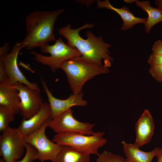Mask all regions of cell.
I'll use <instances>...</instances> for the list:
<instances>
[{"label": "cell", "instance_id": "1", "mask_svg": "<svg viewBox=\"0 0 162 162\" xmlns=\"http://www.w3.org/2000/svg\"><path fill=\"white\" fill-rule=\"evenodd\" d=\"M94 26V24L87 23L80 28L73 29L68 24L59 28L58 32L67 39L68 46L76 49L80 53L81 58L84 61L90 64L102 65L103 60L104 62L113 60L108 50L112 45L104 42L101 37H96L89 30L86 32V39L82 38L79 34L82 30L92 28Z\"/></svg>", "mask_w": 162, "mask_h": 162}, {"label": "cell", "instance_id": "2", "mask_svg": "<svg viewBox=\"0 0 162 162\" xmlns=\"http://www.w3.org/2000/svg\"><path fill=\"white\" fill-rule=\"evenodd\" d=\"M64 11L63 9L50 11L35 10L28 15L26 19V35L21 42L24 47L31 50L56 40L53 33L55 24L58 16Z\"/></svg>", "mask_w": 162, "mask_h": 162}, {"label": "cell", "instance_id": "3", "mask_svg": "<svg viewBox=\"0 0 162 162\" xmlns=\"http://www.w3.org/2000/svg\"><path fill=\"white\" fill-rule=\"evenodd\" d=\"M111 63H104L102 65L90 64L84 61L80 57L67 60L61 66V68L65 73L73 94L82 93L84 84L94 76L108 73V67Z\"/></svg>", "mask_w": 162, "mask_h": 162}, {"label": "cell", "instance_id": "4", "mask_svg": "<svg viewBox=\"0 0 162 162\" xmlns=\"http://www.w3.org/2000/svg\"><path fill=\"white\" fill-rule=\"evenodd\" d=\"M104 132H94L91 135L63 132L56 133L52 141L60 146L66 145L73 148L77 152L84 154L98 156L99 149L106 145L107 139L103 137Z\"/></svg>", "mask_w": 162, "mask_h": 162}, {"label": "cell", "instance_id": "5", "mask_svg": "<svg viewBox=\"0 0 162 162\" xmlns=\"http://www.w3.org/2000/svg\"><path fill=\"white\" fill-rule=\"evenodd\" d=\"M40 48L42 53H49L50 56H44L34 51L30 53L34 56V60L39 63L47 65L53 72L61 68L65 61L82 56L78 51L65 44L60 37L56 40L53 44H47Z\"/></svg>", "mask_w": 162, "mask_h": 162}, {"label": "cell", "instance_id": "6", "mask_svg": "<svg viewBox=\"0 0 162 162\" xmlns=\"http://www.w3.org/2000/svg\"><path fill=\"white\" fill-rule=\"evenodd\" d=\"M52 119H47L38 129L24 136L25 142L34 147L38 152V159L43 162L50 160L54 162L62 146L50 141L45 134L46 128Z\"/></svg>", "mask_w": 162, "mask_h": 162}, {"label": "cell", "instance_id": "7", "mask_svg": "<svg viewBox=\"0 0 162 162\" xmlns=\"http://www.w3.org/2000/svg\"><path fill=\"white\" fill-rule=\"evenodd\" d=\"M23 135L18 128L9 126L0 136V155L6 162H14L24 152L25 142Z\"/></svg>", "mask_w": 162, "mask_h": 162}, {"label": "cell", "instance_id": "8", "mask_svg": "<svg viewBox=\"0 0 162 162\" xmlns=\"http://www.w3.org/2000/svg\"><path fill=\"white\" fill-rule=\"evenodd\" d=\"M73 112L70 109L61 113L51 119L48 127L56 133L69 132L86 135L94 134L93 129L95 124L77 120L73 116Z\"/></svg>", "mask_w": 162, "mask_h": 162}, {"label": "cell", "instance_id": "9", "mask_svg": "<svg viewBox=\"0 0 162 162\" xmlns=\"http://www.w3.org/2000/svg\"><path fill=\"white\" fill-rule=\"evenodd\" d=\"M24 47L21 42L16 43L10 52L4 56H0V59L2 62L10 86L20 82L40 93V89L38 84L36 82L32 83L29 81L19 68L17 62L18 56L20 51Z\"/></svg>", "mask_w": 162, "mask_h": 162}, {"label": "cell", "instance_id": "10", "mask_svg": "<svg viewBox=\"0 0 162 162\" xmlns=\"http://www.w3.org/2000/svg\"><path fill=\"white\" fill-rule=\"evenodd\" d=\"M12 86L19 91L20 100V114L23 118L28 119L37 114L43 103L40 93L20 82Z\"/></svg>", "mask_w": 162, "mask_h": 162}, {"label": "cell", "instance_id": "11", "mask_svg": "<svg viewBox=\"0 0 162 162\" xmlns=\"http://www.w3.org/2000/svg\"><path fill=\"white\" fill-rule=\"evenodd\" d=\"M40 79L42 86L48 97L51 113L52 119L65 111L71 109L74 106H85L87 102L83 98L84 94L82 93L77 94H71L67 99L60 100L55 97L49 90L46 83L41 76Z\"/></svg>", "mask_w": 162, "mask_h": 162}, {"label": "cell", "instance_id": "12", "mask_svg": "<svg viewBox=\"0 0 162 162\" xmlns=\"http://www.w3.org/2000/svg\"><path fill=\"white\" fill-rule=\"evenodd\" d=\"M155 124L149 111L145 110L135 124L136 138L134 143L140 148L148 143L153 135Z\"/></svg>", "mask_w": 162, "mask_h": 162}, {"label": "cell", "instance_id": "13", "mask_svg": "<svg viewBox=\"0 0 162 162\" xmlns=\"http://www.w3.org/2000/svg\"><path fill=\"white\" fill-rule=\"evenodd\" d=\"M51 117L50 104L48 102H43L38 112L29 119L23 118L17 128L23 135H27L39 129L47 119Z\"/></svg>", "mask_w": 162, "mask_h": 162}, {"label": "cell", "instance_id": "14", "mask_svg": "<svg viewBox=\"0 0 162 162\" xmlns=\"http://www.w3.org/2000/svg\"><path fill=\"white\" fill-rule=\"evenodd\" d=\"M97 7L100 8H105L113 10L119 15L123 23L121 29L123 31L130 29L136 24L139 23L144 24L147 20V18H140L136 17L129 10L127 7L123 6L120 8L113 7L108 0L97 1Z\"/></svg>", "mask_w": 162, "mask_h": 162}, {"label": "cell", "instance_id": "15", "mask_svg": "<svg viewBox=\"0 0 162 162\" xmlns=\"http://www.w3.org/2000/svg\"><path fill=\"white\" fill-rule=\"evenodd\" d=\"M121 143L126 157L125 162H152L159 148L156 147L151 151L145 152L140 150L134 144L127 143L124 141Z\"/></svg>", "mask_w": 162, "mask_h": 162}, {"label": "cell", "instance_id": "16", "mask_svg": "<svg viewBox=\"0 0 162 162\" xmlns=\"http://www.w3.org/2000/svg\"><path fill=\"white\" fill-rule=\"evenodd\" d=\"M0 105L5 106L16 114L20 112L18 91L10 85H0Z\"/></svg>", "mask_w": 162, "mask_h": 162}, {"label": "cell", "instance_id": "17", "mask_svg": "<svg viewBox=\"0 0 162 162\" xmlns=\"http://www.w3.org/2000/svg\"><path fill=\"white\" fill-rule=\"evenodd\" d=\"M135 2L136 6L146 12L148 15V17L144 24L145 31L147 34H148L153 26L157 23L162 22V9L152 7L149 1L136 0Z\"/></svg>", "mask_w": 162, "mask_h": 162}, {"label": "cell", "instance_id": "18", "mask_svg": "<svg viewBox=\"0 0 162 162\" xmlns=\"http://www.w3.org/2000/svg\"><path fill=\"white\" fill-rule=\"evenodd\" d=\"M54 162H90V154L80 153L69 146H62Z\"/></svg>", "mask_w": 162, "mask_h": 162}, {"label": "cell", "instance_id": "19", "mask_svg": "<svg viewBox=\"0 0 162 162\" xmlns=\"http://www.w3.org/2000/svg\"><path fill=\"white\" fill-rule=\"evenodd\" d=\"M15 113L6 106L0 105V131H2L13 122Z\"/></svg>", "mask_w": 162, "mask_h": 162}, {"label": "cell", "instance_id": "20", "mask_svg": "<svg viewBox=\"0 0 162 162\" xmlns=\"http://www.w3.org/2000/svg\"><path fill=\"white\" fill-rule=\"evenodd\" d=\"M96 162H125L122 156L105 150L98 156Z\"/></svg>", "mask_w": 162, "mask_h": 162}, {"label": "cell", "instance_id": "21", "mask_svg": "<svg viewBox=\"0 0 162 162\" xmlns=\"http://www.w3.org/2000/svg\"><path fill=\"white\" fill-rule=\"evenodd\" d=\"M26 153L23 158L20 161L14 162H32L38 159V152L36 149L30 144L25 142Z\"/></svg>", "mask_w": 162, "mask_h": 162}, {"label": "cell", "instance_id": "22", "mask_svg": "<svg viewBox=\"0 0 162 162\" xmlns=\"http://www.w3.org/2000/svg\"><path fill=\"white\" fill-rule=\"evenodd\" d=\"M149 71L152 76L157 81L162 82V65L151 66Z\"/></svg>", "mask_w": 162, "mask_h": 162}, {"label": "cell", "instance_id": "23", "mask_svg": "<svg viewBox=\"0 0 162 162\" xmlns=\"http://www.w3.org/2000/svg\"><path fill=\"white\" fill-rule=\"evenodd\" d=\"M0 85H10L9 78L6 72L2 62L0 59Z\"/></svg>", "mask_w": 162, "mask_h": 162}, {"label": "cell", "instance_id": "24", "mask_svg": "<svg viewBox=\"0 0 162 162\" xmlns=\"http://www.w3.org/2000/svg\"><path fill=\"white\" fill-rule=\"evenodd\" d=\"M148 62L151 66L162 65V56L152 53L149 56Z\"/></svg>", "mask_w": 162, "mask_h": 162}, {"label": "cell", "instance_id": "25", "mask_svg": "<svg viewBox=\"0 0 162 162\" xmlns=\"http://www.w3.org/2000/svg\"><path fill=\"white\" fill-rule=\"evenodd\" d=\"M152 50V53L162 56V40H158L154 43Z\"/></svg>", "mask_w": 162, "mask_h": 162}, {"label": "cell", "instance_id": "26", "mask_svg": "<svg viewBox=\"0 0 162 162\" xmlns=\"http://www.w3.org/2000/svg\"><path fill=\"white\" fill-rule=\"evenodd\" d=\"M9 50V44L5 43L4 45L0 48V56H4L8 53Z\"/></svg>", "mask_w": 162, "mask_h": 162}, {"label": "cell", "instance_id": "27", "mask_svg": "<svg viewBox=\"0 0 162 162\" xmlns=\"http://www.w3.org/2000/svg\"><path fill=\"white\" fill-rule=\"evenodd\" d=\"M156 157L157 162H162V147L159 148Z\"/></svg>", "mask_w": 162, "mask_h": 162}, {"label": "cell", "instance_id": "28", "mask_svg": "<svg viewBox=\"0 0 162 162\" xmlns=\"http://www.w3.org/2000/svg\"><path fill=\"white\" fill-rule=\"evenodd\" d=\"M155 2V5L158 8L162 9V0H156Z\"/></svg>", "mask_w": 162, "mask_h": 162}, {"label": "cell", "instance_id": "29", "mask_svg": "<svg viewBox=\"0 0 162 162\" xmlns=\"http://www.w3.org/2000/svg\"><path fill=\"white\" fill-rule=\"evenodd\" d=\"M124 2L130 4L134 2H135V0H124Z\"/></svg>", "mask_w": 162, "mask_h": 162}, {"label": "cell", "instance_id": "30", "mask_svg": "<svg viewBox=\"0 0 162 162\" xmlns=\"http://www.w3.org/2000/svg\"><path fill=\"white\" fill-rule=\"evenodd\" d=\"M0 162H6L4 159L2 158L0 160Z\"/></svg>", "mask_w": 162, "mask_h": 162}]
</instances>
